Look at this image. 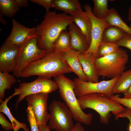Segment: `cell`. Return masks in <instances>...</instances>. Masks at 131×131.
I'll return each mask as SVG.
<instances>
[{"mask_svg":"<svg viewBox=\"0 0 131 131\" xmlns=\"http://www.w3.org/2000/svg\"><path fill=\"white\" fill-rule=\"evenodd\" d=\"M74 17L55 11L46 12L41 23L35 28L37 44L41 49L47 51L53 50V44L63 30L74 22Z\"/></svg>","mask_w":131,"mask_h":131,"instance_id":"obj_1","label":"cell"},{"mask_svg":"<svg viewBox=\"0 0 131 131\" xmlns=\"http://www.w3.org/2000/svg\"><path fill=\"white\" fill-rule=\"evenodd\" d=\"M63 53L54 50L47 51L42 57L27 65L22 71L21 76L24 78L37 75L50 79L72 72L63 57Z\"/></svg>","mask_w":131,"mask_h":131,"instance_id":"obj_2","label":"cell"},{"mask_svg":"<svg viewBox=\"0 0 131 131\" xmlns=\"http://www.w3.org/2000/svg\"><path fill=\"white\" fill-rule=\"evenodd\" d=\"M77 99L82 110L90 108L95 110L99 115L100 123L104 124L108 123L111 112L115 115L122 112L124 109L121 104L102 93H90Z\"/></svg>","mask_w":131,"mask_h":131,"instance_id":"obj_3","label":"cell"},{"mask_svg":"<svg viewBox=\"0 0 131 131\" xmlns=\"http://www.w3.org/2000/svg\"><path fill=\"white\" fill-rule=\"evenodd\" d=\"M54 80L58 85L59 95L72 113L74 120L85 125L90 124L92 114L85 113L80 107L74 92L76 85L74 81L64 74L54 77Z\"/></svg>","mask_w":131,"mask_h":131,"instance_id":"obj_4","label":"cell"},{"mask_svg":"<svg viewBox=\"0 0 131 131\" xmlns=\"http://www.w3.org/2000/svg\"><path fill=\"white\" fill-rule=\"evenodd\" d=\"M128 59L126 51L120 48L114 53L96 58L95 62L99 76L112 79L120 75L125 69Z\"/></svg>","mask_w":131,"mask_h":131,"instance_id":"obj_5","label":"cell"},{"mask_svg":"<svg viewBox=\"0 0 131 131\" xmlns=\"http://www.w3.org/2000/svg\"><path fill=\"white\" fill-rule=\"evenodd\" d=\"M16 65L12 72L17 77H21L24 69L32 62L44 56L47 51L39 49L35 31L30 34L20 46Z\"/></svg>","mask_w":131,"mask_h":131,"instance_id":"obj_6","label":"cell"},{"mask_svg":"<svg viewBox=\"0 0 131 131\" xmlns=\"http://www.w3.org/2000/svg\"><path fill=\"white\" fill-rule=\"evenodd\" d=\"M49 110L48 125L50 129L56 131H70L72 129L74 125L73 115L64 102L53 99Z\"/></svg>","mask_w":131,"mask_h":131,"instance_id":"obj_7","label":"cell"},{"mask_svg":"<svg viewBox=\"0 0 131 131\" xmlns=\"http://www.w3.org/2000/svg\"><path fill=\"white\" fill-rule=\"evenodd\" d=\"M58 89V85L55 81L48 78L38 77L32 82L20 84L19 87L15 88L14 92L11 96L12 97L19 95L16 103L15 107L17 109L19 104L27 96L40 92L48 94Z\"/></svg>","mask_w":131,"mask_h":131,"instance_id":"obj_8","label":"cell"},{"mask_svg":"<svg viewBox=\"0 0 131 131\" xmlns=\"http://www.w3.org/2000/svg\"><path fill=\"white\" fill-rule=\"evenodd\" d=\"M119 76L110 80L98 82H84L78 78L74 79L75 84L74 92L77 98L91 93H102L110 98L114 95L112 89Z\"/></svg>","mask_w":131,"mask_h":131,"instance_id":"obj_9","label":"cell"},{"mask_svg":"<svg viewBox=\"0 0 131 131\" xmlns=\"http://www.w3.org/2000/svg\"><path fill=\"white\" fill-rule=\"evenodd\" d=\"M48 94L40 92L30 95L25 98L28 105L32 107L39 130L49 121L47 111Z\"/></svg>","mask_w":131,"mask_h":131,"instance_id":"obj_10","label":"cell"},{"mask_svg":"<svg viewBox=\"0 0 131 131\" xmlns=\"http://www.w3.org/2000/svg\"><path fill=\"white\" fill-rule=\"evenodd\" d=\"M83 7L92 23L91 43L86 52L92 53L97 58L98 47L102 41L103 32L105 28L110 25L105 19H100L95 17L92 13V8L89 5L85 4Z\"/></svg>","mask_w":131,"mask_h":131,"instance_id":"obj_11","label":"cell"},{"mask_svg":"<svg viewBox=\"0 0 131 131\" xmlns=\"http://www.w3.org/2000/svg\"><path fill=\"white\" fill-rule=\"evenodd\" d=\"M20 49L19 46L5 41L0 48V71L8 73L13 71Z\"/></svg>","mask_w":131,"mask_h":131,"instance_id":"obj_12","label":"cell"},{"mask_svg":"<svg viewBox=\"0 0 131 131\" xmlns=\"http://www.w3.org/2000/svg\"><path fill=\"white\" fill-rule=\"evenodd\" d=\"M95 58L93 53L90 52L80 53L79 55V58L86 76L87 82H99Z\"/></svg>","mask_w":131,"mask_h":131,"instance_id":"obj_13","label":"cell"},{"mask_svg":"<svg viewBox=\"0 0 131 131\" xmlns=\"http://www.w3.org/2000/svg\"><path fill=\"white\" fill-rule=\"evenodd\" d=\"M12 23L11 33L5 41L19 47L28 37L35 31V28H28L14 18L12 19Z\"/></svg>","mask_w":131,"mask_h":131,"instance_id":"obj_14","label":"cell"},{"mask_svg":"<svg viewBox=\"0 0 131 131\" xmlns=\"http://www.w3.org/2000/svg\"><path fill=\"white\" fill-rule=\"evenodd\" d=\"M71 36V49L81 53L86 52L90 46L86 37L78 27L73 22L68 28Z\"/></svg>","mask_w":131,"mask_h":131,"instance_id":"obj_15","label":"cell"},{"mask_svg":"<svg viewBox=\"0 0 131 131\" xmlns=\"http://www.w3.org/2000/svg\"><path fill=\"white\" fill-rule=\"evenodd\" d=\"M79 52L71 49L68 51L64 52L63 57L72 72L82 81L87 82L86 78L83 71L79 58Z\"/></svg>","mask_w":131,"mask_h":131,"instance_id":"obj_16","label":"cell"},{"mask_svg":"<svg viewBox=\"0 0 131 131\" xmlns=\"http://www.w3.org/2000/svg\"><path fill=\"white\" fill-rule=\"evenodd\" d=\"M52 7L74 17L82 13L81 5L78 0H52Z\"/></svg>","mask_w":131,"mask_h":131,"instance_id":"obj_17","label":"cell"},{"mask_svg":"<svg viewBox=\"0 0 131 131\" xmlns=\"http://www.w3.org/2000/svg\"><path fill=\"white\" fill-rule=\"evenodd\" d=\"M74 17V22L85 36L90 46L91 39L92 23L89 17L85 11Z\"/></svg>","mask_w":131,"mask_h":131,"instance_id":"obj_18","label":"cell"},{"mask_svg":"<svg viewBox=\"0 0 131 131\" xmlns=\"http://www.w3.org/2000/svg\"><path fill=\"white\" fill-rule=\"evenodd\" d=\"M131 85V69L124 71L119 77L112 89L113 94H124Z\"/></svg>","mask_w":131,"mask_h":131,"instance_id":"obj_19","label":"cell"},{"mask_svg":"<svg viewBox=\"0 0 131 131\" xmlns=\"http://www.w3.org/2000/svg\"><path fill=\"white\" fill-rule=\"evenodd\" d=\"M125 33L121 29L115 26L109 25L103 32L102 41L115 43L122 39Z\"/></svg>","mask_w":131,"mask_h":131,"instance_id":"obj_20","label":"cell"},{"mask_svg":"<svg viewBox=\"0 0 131 131\" xmlns=\"http://www.w3.org/2000/svg\"><path fill=\"white\" fill-rule=\"evenodd\" d=\"M105 19L110 25L117 26L122 29L125 33L131 35V28L123 20L115 8H112L109 9Z\"/></svg>","mask_w":131,"mask_h":131,"instance_id":"obj_21","label":"cell"},{"mask_svg":"<svg viewBox=\"0 0 131 131\" xmlns=\"http://www.w3.org/2000/svg\"><path fill=\"white\" fill-rule=\"evenodd\" d=\"M71 36L70 32L62 31L55 41L53 46V50L65 52L71 49Z\"/></svg>","mask_w":131,"mask_h":131,"instance_id":"obj_22","label":"cell"},{"mask_svg":"<svg viewBox=\"0 0 131 131\" xmlns=\"http://www.w3.org/2000/svg\"><path fill=\"white\" fill-rule=\"evenodd\" d=\"M12 98L11 96H9L8 98H6L4 101L2 100L0 101L1 103L0 105V112L5 114L8 118L13 126L14 131H18L21 128L24 130L27 128L26 124L20 122L15 119L7 106L8 102Z\"/></svg>","mask_w":131,"mask_h":131,"instance_id":"obj_23","label":"cell"},{"mask_svg":"<svg viewBox=\"0 0 131 131\" xmlns=\"http://www.w3.org/2000/svg\"><path fill=\"white\" fill-rule=\"evenodd\" d=\"M20 8L16 0H0V13L3 16L12 17L19 11Z\"/></svg>","mask_w":131,"mask_h":131,"instance_id":"obj_24","label":"cell"},{"mask_svg":"<svg viewBox=\"0 0 131 131\" xmlns=\"http://www.w3.org/2000/svg\"><path fill=\"white\" fill-rule=\"evenodd\" d=\"M16 82L14 75L0 71V101L4 97L5 90L10 89Z\"/></svg>","mask_w":131,"mask_h":131,"instance_id":"obj_25","label":"cell"},{"mask_svg":"<svg viewBox=\"0 0 131 131\" xmlns=\"http://www.w3.org/2000/svg\"><path fill=\"white\" fill-rule=\"evenodd\" d=\"M94 8L92 13L96 18L105 19L109 10L107 0H93Z\"/></svg>","mask_w":131,"mask_h":131,"instance_id":"obj_26","label":"cell"},{"mask_svg":"<svg viewBox=\"0 0 131 131\" xmlns=\"http://www.w3.org/2000/svg\"><path fill=\"white\" fill-rule=\"evenodd\" d=\"M115 43L101 41L99 46L97 58H100L114 53L120 48Z\"/></svg>","mask_w":131,"mask_h":131,"instance_id":"obj_27","label":"cell"},{"mask_svg":"<svg viewBox=\"0 0 131 131\" xmlns=\"http://www.w3.org/2000/svg\"><path fill=\"white\" fill-rule=\"evenodd\" d=\"M27 121L30 127L31 131H39V128L37 123L32 107L28 105L26 110Z\"/></svg>","mask_w":131,"mask_h":131,"instance_id":"obj_28","label":"cell"},{"mask_svg":"<svg viewBox=\"0 0 131 131\" xmlns=\"http://www.w3.org/2000/svg\"><path fill=\"white\" fill-rule=\"evenodd\" d=\"M116 120L119 118H127L129 120L127 128V131H131V108L127 107L124 108L123 111L121 113L115 115Z\"/></svg>","mask_w":131,"mask_h":131,"instance_id":"obj_29","label":"cell"},{"mask_svg":"<svg viewBox=\"0 0 131 131\" xmlns=\"http://www.w3.org/2000/svg\"><path fill=\"white\" fill-rule=\"evenodd\" d=\"M115 43L119 47H126L131 51V35L125 33L123 38Z\"/></svg>","mask_w":131,"mask_h":131,"instance_id":"obj_30","label":"cell"},{"mask_svg":"<svg viewBox=\"0 0 131 131\" xmlns=\"http://www.w3.org/2000/svg\"><path fill=\"white\" fill-rule=\"evenodd\" d=\"M111 99L116 101L122 105L131 108V98H126L119 97V95H113L110 98Z\"/></svg>","mask_w":131,"mask_h":131,"instance_id":"obj_31","label":"cell"},{"mask_svg":"<svg viewBox=\"0 0 131 131\" xmlns=\"http://www.w3.org/2000/svg\"><path fill=\"white\" fill-rule=\"evenodd\" d=\"M0 124L1 127L5 131H8L13 130L11 123L9 122L4 115L1 113H0Z\"/></svg>","mask_w":131,"mask_h":131,"instance_id":"obj_32","label":"cell"},{"mask_svg":"<svg viewBox=\"0 0 131 131\" xmlns=\"http://www.w3.org/2000/svg\"><path fill=\"white\" fill-rule=\"evenodd\" d=\"M30 1L43 6L46 9V12H49V9L52 7V0H30Z\"/></svg>","mask_w":131,"mask_h":131,"instance_id":"obj_33","label":"cell"},{"mask_svg":"<svg viewBox=\"0 0 131 131\" xmlns=\"http://www.w3.org/2000/svg\"><path fill=\"white\" fill-rule=\"evenodd\" d=\"M70 131H85L84 127L80 123L77 122Z\"/></svg>","mask_w":131,"mask_h":131,"instance_id":"obj_34","label":"cell"},{"mask_svg":"<svg viewBox=\"0 0 131 131\" xmlns=\"http://www.w3.org/2000/svg\"><path fill=\"white\" fill-rule=\"evenodd\" d=\"M19 7H26L29 5V1L27 0H16Z\"/></svg>","mask_w":131,"mask_h":131,"instance_id":"obj_35","label":"cell"},{"mask_svg":"<svg viewBox=\"0 0 131 131\" xmlns=\"http://www.w3.org/2000/svg\"><path fill=\"white\" fill-rule=\"evenodd\" d=\"M123 98H131V85L128 90L124 94Z\"/></svg>","mask_w":131,"mask_h":131,"instance_id":"obj_36","label":"cell"},{"mask_svg":"<svg viewBox=\"0 0 131 131\" xmlns=\"http://www.w3.org/2000/svg\"><path fill=\"white\" fill-rule=\"evenodd\" d=\"M48 125L46 124L39 130V131H51Z\"/></svg>","mask_w":131,"mask_h":131,"instance_id":"obj_37","label":"cell"},{"mask_svg":"<svg viewBox=\"0 0 131 131\" xmlns=\"http://www.w3.org/2000/svg\"><path fill=\"white\" fill-rule=\"evenodd\" d=\"M128 21L131 22V3L128 9Z\"/></svg>","mask_w":131,"mask_h":131,"instance_id":"obj_38","label":"cell"},{"mask_svg":"<svg viewBox=\"0 0 131 131\" xmlns=\"http://www.w3.org/2000/svg\"><path fill=\"white\" fill-rule=\"evenodd\" d=\"M0 21L1 23L5 25L6 24L7 22L5 19H4L3 17V16L0 14Z\"/></svg>","mask_w":131,"mask_h":131,"instance_id":"obj_39","label":"cell"},{"mask_svg":"<svg viewBox=\"0 0 131 131\" xmlns=\"http://www.w3.org/2000/svg\"><path fill=\"white\" fill-rule=\"evenodd\" d=\"M24 130V131H29V129L27 128Z\"/></svg>","mask_w":131,"mask_h":131,"instance_id":"obj_40","label":"cell"},{"mask_svg":"<svg viewBox=\"0 0 131 131\" xmlns=\"http://www.w3.org/2000/svg\"><path fill=\"white\" fill-rule=\"evenodd\" d=\"M130 26L131 28V25Z\"/></svg>","mask_w":131,"mask_h":131,"instance_id":"obj_41","label":"cell"}]
</instances>
